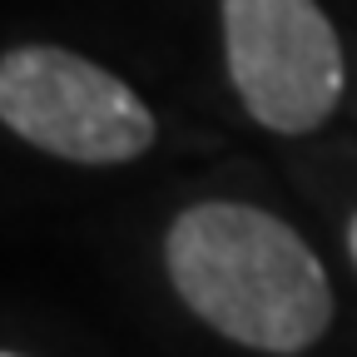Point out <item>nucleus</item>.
Here are the masks:
<instances>
[{"instance_id":"obj_1","label":"nucleus","mask_w":357,"mask_h":357,"mask_svg":"<svg viewBox=\"0 0 357 357\" xmlns=\"http://www.w3.org/2000/svg\"><path fill=\"white\" fill-rule=\"evenodd\" d=\"M164 268L194 318L238 347L298 357L333 328L328 268L258 204H189L164 234Z\"/></svg>"},{"instance_id":"obj_2","label":"nucleus","mask_w":357,"mask_h":357,"mask_svg":"<svg viewBox=\"0 0 357 357\" xmlns=\"http://www.w3.org/2000/svg\"><path fill=\"white\" fill-rule=\"evenodd\" d=\"M0 124L70 164H129L159 134L149 105L114 70L65 45H15L0 55Z\"/></svg>"},{"instance_id":"obj_3","label":"nucleus","mask_w":357,"mask_h":357,"mask_svg":"<svg viewBox=\"0 0 357 357\" xmlns=\"http://www.w3.org/2000/svg\"><path fill=\"white\" fill-rule=\"evenodd\" d=\"M223 65L243 109L273 134H312L347 89L337 25L318 0H218Z\"/></svg>"},{"instance_id":"obj_4","label":"nucleus","mask_w":357,"mask_h":357,"mask_svg":"<svg viewBox=\"0 0 357 357\" xmlns=\"http://www.w3.org/2000/svg\"><path fill=\"white\" fill-rule=\"evenodd\" d=\"M347 253H352V268H357V213H352V223H347Z\"/></svg>"},{"instance_id":"obj_5","label":"nucleus","mask_w":357,"mask_h":357,"mask_svg":"<svg viewBox=\"0 0 357 357\" xmlns=\"http://www.w3.org/2000/svg\"><path fill=\"white\" fill-rule=\"evenodd\" d=\"M0 357H25V352H6V347H0Z\"/></svg>"}]
</instances>
